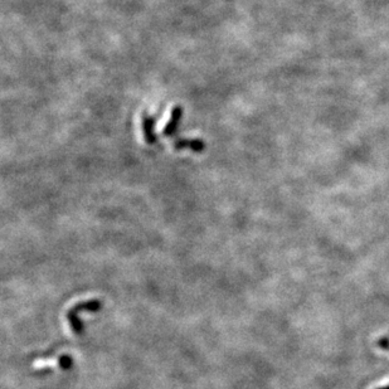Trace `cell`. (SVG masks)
<instances>
[{
    "instance_id": "1",
    "label": "cell",
    "mask_w": 389,
    "mask_h": 389,
    "mask_svg": "<svg viewBox=\"0 0 389 389\" xmlns=\"http://www.w3.org/2000/svg\"><path fill=\"white\" fill-rule=\"evenodd\" d=\"M155 116H150L147 113H144L142 116V132H144V139L146 144L153 145L158 141V136L155 134Z\"/></svg>"
},
{
    "instance_id": "2",
    "label": "cell",
    "mask_w": 389,
    "mask_h": 389,
    "mask_svg": "<svg viewBox=\"0 0 389 389\" xmlns=\"http://www.w3.org/2000/svg\"><path fill=\"white\" fill-rule=\"evenodd\" d=\"M183 115H184V108L182 106H175V107L171 110L170 113V120L166 124V126L164 128V136H173L175 135L176 130L179 128V124H181Z\"/></svg>"
},
{
    "instance_id": "3",
    "label": "cell",
    "mask_w": 389,
    "mask_h": 389,
    "mask_svg": "<svg viewBox=\"0 0 389 389\" xmlns=\"http://www.w3.org/2000/svg\"><path fill=\"white\" fill-rule=\"evenodd\" d=\"M174 149L178 152L190 149L194 153H202L205 149V142L200 139H178L174 142Z\"/></svg>"
}]
</instances>
